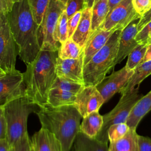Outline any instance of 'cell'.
Here are the masks:
<instances>
[{
	"label": "cell",
	"instance_id": "obj_1",
	"mask_svg": "<svg viewBox=\"0 0 151 151\" xmlns=\"http://www.w3.org/2000/svg\"><path fill=\"white\" fill-rule=\"evenodd\" d=\"M8 17L18 55L27 65L35 59L41 51L38 38L39 25L32 17L27 0L15 3Z\"/></svg>",
	"mask_w": 151,
	"mask_h": 151
},
{
	"label": "cell",
	"instance_id": "obj_9",
	"mask_svg": "<svg viewBox=\"0 0 151 151\" xmlns=\"http://www.w3.org/2000/svg\"><path fill=\"white\" fill-rule=\"evenodd\" d=\"M140 17L133 8L132 0H123L109 13L99 28L107 31H122L133 21Z\"/></svg>",
	"mask_w": 151,
	"mask_h": 151
},
{
	"label": "cell",
	"instance_id": "obj_11",
	"mask_svg": "<svg viewBox=\"0 0 151 151\" xmlns=\"http://www.w3.org/2000/svg\"><path fill=\"white\" fill-rule=\"evenodd\" d=\"M133 73L134 70H129L124 66L119 70L113 71L96 86L104 99V103L108 101L116 93H121Z\"/></svg>",
	"mask_w": 151,
	"mask_h": 151
},
{
	"label": "cell",
	"instance_id": "obj_43",
	"mask_svg": "<svg viewBox=\"0 0 151 151\" xmlns=\"http://www.w3.org/2000/svg\"><path fill=\"white\" fill-rule=\"evenodd\" d=\"M96 0H85V8H92Z\"/></svg>",
	"mask_w": 151,
	"mask_h": 151
},
{
	"label": "cell",
	"instance_id": "obj_12",
	"mask_svg": "<svg viewBox=\"0 0 151 151\" xmlns=\"http://www.w3.org/2000/svg\"><path fill=\"white\" fill-rule=\"evenodd\" d=\"M104 103V99L96 86H84L76 95L74 106L83 117L99 111Z\"/></svg>",
	"mask_w": 151,
	"mask_h": 151
},
{
	"label": "cell",
	"instance_id": "obj_6",
	"mask_svg": "<svg viewBox=\"0 0 151 151\" xmlns=\"http://www.w3.org/2000/svg\"><path fill=\"white\" fill-rule=\"evenodd\" d=\"M143 96V94L139 91V87L122 94L118 103L113 109L103 115V124L96 139L101 142L108 143L109 128L114 124L126 123L132 109Z\"/></svg>",
	"mask_w": 151,
	"mask_h": 151
},
{
	"label": "cell",
	"instance_id": "obj_7",
	"mask_svg": "<svg viewBox=\"0 0 151 151\" xmlns=\"http://www.w3.org/2000/svg\"><path fill=\"white\" fill-rule=\"evenodd\" d=\"M65 9V5L60 0H51L38 29V38L42 50L58 51L61 44L54 38L58 18Z\"/></svg>",
	"mask_w": 151,
	"mask_h": 151
},
{
	"label": "cell",
	"instance_id": "obj_31",
	"mask_svg": "<svg viewBox=\"0 0 151 151\" xmlns=\"http://www.w3.org/2000/svg\"><path fill=\"white\" fill-rule=\"evenodd\" d=\"M85 8V0H67L65 2V11L68 18L77 12L82 11Z\"/></svg>",
	"mask_w": 151,
	"mask_h": 151
},
{
	"label": "cell",
	"instance_id": "obj_16",
	"mask_svg": "<svg viewBox=\"0 0 151 151\" xmlns=\"http://www.w3.org/2000/svg\"><path fill=\"white\" fill-rule=\"evenodd\" d=\"M92 8H85L82 11L79 24L71 39L81 48H84L91 32Z\"/></svg>",
	"mask_w": 151,
	"mask_h": 151
},
{
	"label": "cell",
	"instance_id": "obj_23",
	"mask_svg": "<svg viewBox=\"0 0 151 151\" xmlns=\"http://www.w3.org/2000/svg\"><path fill=\"white\" fill-rule=\"evenodd\" d=\"M109 11V0H96L95 1L92 7L91 34L103 24Z\"/></svg>",
	"mask_w": 151,
	"mask_h": 151
},
{
	"label": "cell",
	"instance_id": "obj_37",
	"mask_svg": "<svg viewBox=\"0 0 151 151\" xmlns=\"http://www.w3.org/2000/svg\"><path fill=\"white\" fill-rule=\"evenodd\" d=\"M139 151H151V139L138 135Z\"/></svg>",
	"mask_w": 151,
	"mask_h": 151
},
{
	"label": "cell",
	"instance_id": "obj_15",
	"mask_svg": "<svg viewBox=\"0 0 151 151\" xmlns=\"http://www.w3.org/2000/svg\"><path fill=\"white\" fill-rule=\"evenodd\" d=\"M31 141L35 151H63L61 142L57 137L42 127L33 134Z\"/></svg>",
	"mask_w": 151,
	"mask_h": 151
},
{
	"label": "cell",
	"instance_id": "obj_33",
	"mask_svg": "<svg viewBox=\"0 0 151 151\" xmlns=\"http://www.w3.org/2000/svg\"><path fill=\"white\" fill-rule=\"evenodd\" d=\"M151 34V21L139 30L136 36V40L138 44H147L149 37Z\"/></svg>",
	"mask_w": 151,
	"mask_h": 151
},
{
	"label": "cell",
	"instance_id": "obj_20",
	"mask_svg": "<svg viewBox=\"0 0 151 151\" xmlns=\"http://www.w3.org/2000/svg\"><path fill=\"white\" fill-rule=\"evenodd\" d=\"M103 124V117L99 111H93L83 117L80 132L91 138H96Z\"/></svg>",
	"mask_w": 151,
	"mask_h": 151
},
{
	"label": "cell",
	"instance_id": "obj_24",
	"mask_svg": "<svg viewBox=\"0 0 151 151\" xmlns=\"http://www.w3.org/2000/svg\"><path fill=\"white\" fill-rule=\"evenodd\" d=\"M151 74V60L140 63L134 70L132 76L128 83L124 88L121 94H124L129 91L138 87L140 84L147 76Z\"/></svg>",
	"mask_w": 151,
	"mask_h": 151
},
{
	"label": "cell",
	"instance_id": "obj_8",
	"mask_svg": "<svg viewBox=\"0 0 151 151\" xmlns=\"http://www.w3.org/2000/svg\"><path fill=\"white\" fill-rule=\"evenodd\" d=\"M18 48L12 35L8 15L0 14V73L15 70Z\"/></svg>",
	"mask_w": 151,
	"mask_h": 151
},
{
	"label": "cell",
	"instance_id": "obj_19",
	"mask_svg": "<svg viewBox=\"0 0 151 151\" xmlns=\"http://www.w3.org/2000/svg\"><path fill=\"white\" fill-rule=\"evenodd\" d=\"M71 151H109V146L107 143L91 138L80 132L75 139Z\"/></svg>",
	"mask_w": 151,
	"mask_h": 151
},
{
	"label": "cell",
	"instance_id": "obj_3",
	"mask_svg": "<svg viewBox=\"0 0 151 151\" xmlns=\"http://www.w3.org/2000/svg\"><path fill=\"white\" fill-rule=\"evenodd\" d=\"M37 115L41 127L53 133L61 142L63 151H71L77 134L80 132L82 116L74 105L41 107Z\"/></svg>",
	"mask_w": 151,
	"mask_h": 151
},
{
	"label": "cell",
	"instance_id": "obj_44",
	"mask_svg": "<svg viewBox=\"0 0 151 151\" xmlns=\"http://www.w3.org/2000/svg\"><path fill=\"white\" fill-rule=\"evenodd\" d=\"M150 41H151V34H150V35L149 37V42H148V43H149Z\"/></svg>",
	"mask_w": 151,
	"mask_h": 151
},
{
	"label": "cell",
	"instance_id": "obj_35",
	"mask_svg": "<svg viewBox=\"0 0 151 151\" xmlns=\"http://www.w3.org/2000/svg\"><path fill=\"white\" fill-rule=\"evenodd\" d=\"M82 11L74 14L68 20V39L71 38L76 29L81 17Z\"/></svg>",
	"mask_w": 151,
	"mask_h": 151
},
{
	"label": "cell",
	"instance_id": "obj_13",
	"mask_svg": "<svg viewBox=\"0 0 151 151\" xmlns=\"http://www.w3.org/2000/svg\"><path fill=\"white\" fill-rule=\"evenodd\" d=\"M84 51L78 58L61 59L58 57L55 65L56 74L60 78L84 85Z\"/></svg>",
	"mask_w": 151,
	"mask_h": 151
},
{
	"label": "cell",
	"instance_id": "obj_36",
	"mask_svg": "<svg viewBox=\"0 0 151 151\" xmlns=\"http://www.w3.org/2000/svg\"><path fill=\"white\" fill-rule=\"evenodd\" d=\"M8 126L3 110L0 107V139H7Z\"/></svg>",
	"mask_w": 151,
	"mask_h": 151
},
{
	"label": "cell",
	"instance_id": "obj_28",
	"mask_svg": "<svg viewBox=\"0 0 151 151\" xmlns=\"http://www.w3.org/2000/svg\"><path fill=\"white\" fill-rule=\"evenodd\" d=\"M68 18L65 9L58 18L54 34L55 41L60 44L68 39Z\"/></svg>",
	"mask_w": 151,
	"mask_h": 151
},
{
	"label": "cell",
	"instance_id": "obj_2",
	"mask_svg": "<svg viewBox=\"0 0 151 151\" xmlns=\"http://www.w3.org/2000/svg\"><path fill=\"white\" fill-rule=\"evenodd\" d=\"M58 51L42 50L35 59L26 65L24 81L26 96L41 107L47 104L49 91L57 77L55 65Z\"/></svg>",
	"mask_w": 151,
	"mask_h": 151
},
{
	"label": "cell",
	"instance_id": "obj_46",
	"mask_svg": "<svg viewBox=\"0 0 151 151\" xmlns=\"http://www.w3.org/2000/svg\"><path fill=\"white\" fill-rule=\"evenodd\" d=\"M30 151H35V150H34V147H33V146H32V147H31V150H30Z\"/></svg>",
	"mask_w": 151,
	"mask_h": 151
},
{
	"label": "cell",
	"instance_id": "obj_22",
	"mask_svg": "<svg viewBox=\"0 0 151 151\" xmlns=\"http://www.w3.org/2000/svg\"><path fill=\"white\" fill-rule=\"evenodd\" d=\"M77 93L64 91L57 88H51L49 91L46 106L60 107L73 105Z\"/></svg>",
	"mask_w": 151,
	"mask_h": 151
},
{
	"label": "cell",
	"instance_id": "obj_18",
	"mask_svg": "<svg viewBox=\"0 0 151 151\" xmlns=\"http://www.w3.org/2000/svg\"><path fill=\"white\" fill-rule=\"evenodd\" d=\"M151 110V90L143 96L134 105L126 120L130 129L136 127L143 117Z\"/></svg>",
	"mask_w": 151,
	"mask_h": 151
},
{
	"label": "cell",
	"instance_id": "obj_25",
	"mask_svg": "<svg viewBox=\"0 0 151 151\" xmlns=\"http://www.w3.org/2000/svg\"><path fill=\"white\" fill-rule=\"evenodd\" d=\"M83 51L84 49L71 38H68L61 44L58 50V55L61 59H75L79 58Z\"/></svg>",
	"mask_w": 151,
	"mask_h": 151
},
{
	"label": "cell",
	"instance_id": "obj_34",
	"mask_svg": "<svg viewBox=\"0 0 151 151\" xmlns=\"http://www.w3.org/2000/svg\"><path fill=\"white\" fill-rule=\"evenodd\" d=\"M133 8L141 17L151 8V0H132Z\"/></svg>",
	"mask_w": 151,
	"mask_h": 151
},
{
	"label": "cell",
	"instance_id": "obj_17",
	"mask_svg": "<svg viewBox=\"0 0 151 151\" xmlns=\"http://www.w3.org/2000/svg\"><path fill=\"white\" fill-rule=\"evenodd\" d=\"M113 32V31H107L99 28L90 35L84 48V65L106 44Z\"/></svg>",
	"mask_w": 151,
	"mask_h": 151
},
{
	"label": "cell",
	"instance_id": "obj_45",
	"mask_svg": "<svg viewBox=\"0 0 151 151\" xmlns=\"http://www.w3.org/2000/svg\"><path fill=\"white\" fill-rule=\"evenodd\" d=\"M12 1H13V2H14V3H16V2H18L21 1V0H12Z\"/></svg>",
	"mask_w": 151,
	"mask_h": 151
},
{
	"label": "cell",
	"instance_id": "obj_5",
	"mask_svg": "<svg viewBox=\"0 0 151 151\" xmlns=\"http://www.w3.org/2000/svg\"><path fill=\"white\" fill-rule=\"evenodd\" d=\"M0 107L3 110L7 123L9 146L14 145L28 133L27 120L29 115L32 113L36 114L41 108L27 96L12 100Z\"/></svg>",
	"mask_w": 151,
	"mask_h": 151
},
{
	"label": "cell",
	"instance_id": "obj_38",
	"mask_svg": "<svg viewBox=\"0 0 151 151\" xmlns=\"http://www.w3.org/2000/svg\"><path fill=\"white\" fill-rule=\"evenodd\" d=\"M14 4L12 0H0V14L8 15L12 11Z\"/></svg>",
	"mask_w": 151,
	"mask_h": 151
},
{
	"label": "cell",
	"instance_id": "obj_29",
	"mask_svg": "<svg viewBox=\"0 0 151 151\" xmlns=\"http://www.w3.org/2000/svg\"><path fill=\"white\" fill-rule=\"evenodd\" d=\"M130 127L126 123H121L111 125L107 130V136L110 142L117 140L124 137L129 131Z\"/></svg>",
	"mask_w": 151,
	"mask_h": 151
},
{
	"label": "cell",
	"instance_id": "obj_21",
	"mask_svg": "<svg viewBox=\"0 0 151 151\" xmlns=\"http://www.w3.org/2000/svg\"><path fill=\"white\" fill-rule=\"evenodd\" d=\"M138 135L136 129H130L124 137L110 142L109 151H139Z\"/></svg>",
	"mask_w": 151,
	"mask_h": 151
},
{
	"label": "cell",
	"instance_id": "obj_41",
	"mask_svg": "<svg viewBox=\"0 0 151 151\" xmlns=\"http://www.w3.org/2000/svg\"><path fill=\"white\" fill-rule=\"evenodd\" d=\"M9 144L7 139H0V151H8Z\"/></svg>",
	"mask_w": 151,
	"mask_h": 151
},
{
	"label": "cell",
	"instance_id": "obj_14",
	"mask_svg": "<svg viewBox=\"0 0 151 151\" xmlns=\"http://www.w3.org/2000/svg\"><path fill=\"white\" fill-rule=\"evenodd\" d=\"M140 18L133 21L122 31L115 65L121 63L139 44L135 38L138 32V24Z\"/></svg>",
	"mask_w": 151,
	"mask_h": 151
},
{
	"label": "cell",
	"instance_id": "obj_40",
	"mask_svg": "<svg viewBox=\"0 0 151 151\" xmlns=\"http://www.w3.org/2000/svg\"><path fill=\"white\" fill-rule=\"evenodd\" d=\"M149 60H151V41L149 43L147 44L146 52L145 54V55L144 58H143L142 63L145 62V61H149Z\"/></svg>",
	"mask_w": 151,
	"mask_h": 151
},
{
	"label": "cell",
	"instance_id": "obj_42",
	"mask_svg": "<svg viewBox=\"0 0 151 151\" xmlns=\"http://www.w3.org/2000/svg\"><path fill=\"white\" fill-rule=\"evenodd\" d=\"M123 0H109V7H110V11L109 12L117 5H118L121 1Z\"/></svg>",
	"mask_w": 151,
	"mask_h": 151
},
{
	"label": "cell",
	"instance_id": "obj_32",
	"mask_svg": "<svg viewBox=\"0 0 151 151\" xmlns=\"http://www.w3.org/2000/svg\"><path fill=\"white\" fill-rule=\"evenodd\" d=\"M31 147L32 141L27 133L14 145L9 146L8 151H30Z\"/></svg>",
	"mask_w": 151,
	"mask_h": 151
},
{
	"label": "cell",
	"instance_id": "obj_27",
	"mask_svg": "<svg viewBox=\"0 0 151 151\" xmlns=\"http://www.w3.org/2000/svg\"><path fill=\"white\" fill-rule=\"evenodd\" d=\"M147 44H139L127 56L125 65L129 70H134L143 61L147 50Z\"/></svg>",
	"mask_w": 151,
	"mask_h": 151
},
{
	"label": "cell",
	"instance_id": "obj_10",
	"mask_svg": "<svg viewBox=\"0 0 151 151\" xmlns=\"http://www.w3.org/2000/svg\"><path fill=\"white\" fill-rule=\"evenodd\" d=\"M24 96H26L24 73L17 69L0 73V106Z\"/></svg>",
	"mask_w": 151,
	"mask_h": 151
},
{
	"label": "cell",
	"instance_id": "obj_30",
	"mask_svg": "<svg viewBox=\"0 0 151 151\" xmlns=\"http://www.w3.org/2000/svg\"><path fill=\"white\" fill-rule=\"evenodd\" d=\"M84 86V84L72 82L57 77L52 84L51 88H57L77 93Z\"/></svg>",
	"mask_w": 151,
	"mask_h": 151
},
{
	"label": "cell",
	"instance_id": "obj_4",
	"mask_svg": "<svg viewBox=\"0 0 151 151\" xmlns=\"http://www.w3.org/2000/svg\"><path fill=\"white\" fill-rule=\"evenodd\" d=\"M122 31H116L106 44L84 66V86H96L115 66Z\"/></svg>",
	"mask_w": 151,
	"mask_h": 151
},
{
	"label": "cell",
	"instance_id": "obj_39",
	"mask_svg": "<svg viewBox=\"0 0 151 151\" xmlns=\"http://www.w3.org/2000/svg\"><path fill=\"white\" fill-rule=\"evenodd\" d=\"M150 21H151V8L147 12H146L140 17V21L138 24V31L140 30L144 26H145Z\"/></svg>",
	"mask_w": 151,
	"mask_h": 151
},
{
	"label": "cell",
	"instance_id": "obj_26",
	"mask_svg": "<svg viewBox=\"0 0 151 151\" xmlns=\"http://www.w3.org/2000/svg\"><path fill=\"white\" fill-rule=\"evenodd\" d=\"M51 0H27L35 22L40 26Z\"/></svg>",
	"mask_w": 151,
	"mask_h": 151
}]
</instances>
